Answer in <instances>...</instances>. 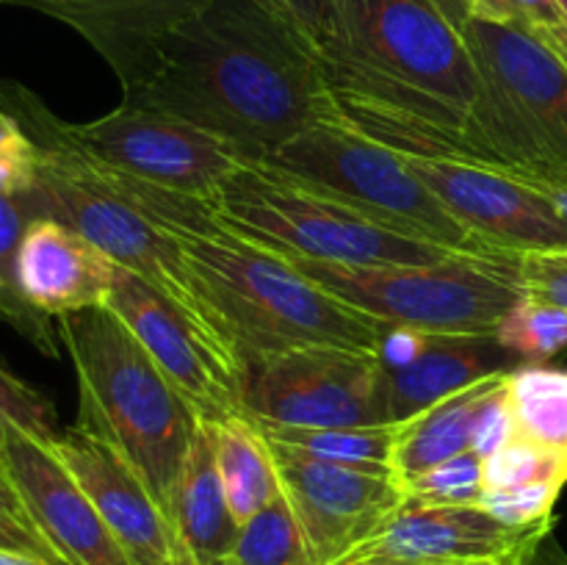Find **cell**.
<instances>
[{"mask_svg":"<svg viewBox=\"0 0 567 565\" xmlns=\"http://www.w3.org/2000/svg\"><path fill=\"white\" fill-rule=\"evenodd\" d=\"M116 78L122 103L181 116L249 161L338 116L319 48L264 0H205Z\"/></svg>","mask_w":567,"mask_h":565,"instance_id":"cell-1","label":"cell"},{"mask_svg":"<svg viewBox=\"0 0 567 565\" xmlns=\"http://www.w3.org/2000/svg\"><path fill=\"white\" fill-rule=\"evenodd\" d=\"M188 280L238 360L297 347L380 349L385 327L321 288L293 260L236 236L216 219L177 233Z\"/></svg>","mask_w":567,"mask_h":565,"instance_id":"cell-2","label":"cell"},{"mask_svg":"<svg viewBox=\"0 0 567 565\" xmlns=\"http://www.w3.org/2000/svg\"><path fill=\"white\" fill-rule=\"evenodd\" d=\"M78 377V430L127 460L169 515L199 415L105 305L55 319Z\"/></svg>","mask_w":567,"mask_h":565,"instance_id":"cell-3","label":"cell"},{"mask_svg":"<svg viewBox=\"0 0 567 565\" xmlns=\"http://www.w3.org/2000/svg\"><path fill=\"white\" fill-rule=\"evenodd\" d=\"M0 114L14 120L37 144V183L17 199L28 219H55L72 227L114 264L136 271L210 321L188 280L181 242L116 192L103 164L72 136L70 122L53 114L37 92L9 78H0Z\"/></svg>","mask_w":567,"mask_h":565,"instance_id":"cell-4","label":"cell"},{"mask_svg":"<svg viewBox=\"0 0 567 565\" xmlns=\"http://www.w3.org/2000/svg\"><path fill=\"white\" fill-rule=\"evenodd\" d=\"M210 205L219 225L288 260L380 266L441 264L460 255L382 225L264 161L238 166Z\"/></svg>","mask_w":567,"mask_h":565,"instance_id":"cell-5","label":"cell"},{"mask_svg":"<svg viewBox=\"0 0 567 565\" xmlns=\"http://www.w3.org/2000/svg\"><path fill=\"white\" fill-rule=\"evenodd\" d=\"M293 264L349 308L382 327L491 336L502 316L524 297L518 255H454L441 264Z\"/></svg>","mask_w":567,"mask_h":565,"instance_id":"cell-6","label":"cell"},{"mask_svg":"<svg viewBox=\"0 0 567 565\" xmlns=\"http://www.w3.org/2000/svg\"><path fill=\"white\" fill-rule=\"evenodd\" d=\"M264 164L343 199L382 225L441 244L452 253L480 258L515 255L474 236L391 147L354 131L341 116L297 133L266 155Z\"/></svg>","mask_w":567,"mask_h":565,"instance_id":"cell-7","label":"cell"},{"mask_svg":"<svg viewBox=\"0 0 567 565\" xmlns=\"http://www.w3.org/2000/svg\"><path fill=\"white\" fill-rule=\"evenodd\" d=\"M463 39L487 94L493 164L567 181V64L509 22L471 17Z\"/></svg>","mask_w":567,"mask_h":565,"instance_id":"cell-8","label":"cell"},{"mask_svg":"<svg viewBox=\"0 0 567 565\" xmlns=\"http://www.w3.org/2000/svg\"><path fill=\"white\" fill-rule=\"evenodd\" d=\"M241 410L282 427L391 424L374 349L297 347L241 366Z\"/></svg>","mask_w":567,"mask_h":565,"instance_id":"cell-9","label":"cell"},{"mask_svg":"<svg viewBox=\"0 0 567 565\" xmlns=\"http://www.w3.org/2000/svg\"><path fill=\"white\" fill-rule=\"evenodd\" d=\"M105 308L125 321L199 419L244 413L241 360L210 321L125 266H116Z\"/></svg>","mask_w":567,"mask_h":565,"instance_id":"cell-10","label":"cell"},{"mask_svg":"<svg viewBox=\"0 0 567 565\" xmlns=\"http://www.w3.org/2000/svg\"><path fill=\"white\" fill-rule=\"evenodd\" d=\"M70 131L105 166L205 203H214L221 183L249 161L230 142L181 116L131 103L92 122H70Z\"/></svg>","mask_w":567,"mask_h":565,"instance_id":"cell-11","label":"cell"},{"mask_svg":"<svg viewBox=\"0 0 567 565\" xmlns=\"http://www.w3.org/2000/svg\"><path fill=\"white\" fill-rule=\"evenodd\" d=\"M474 236L504 253L567 247V222L509 170L460 153L393 150Z\"/></svg>","mask_w":567,"mask_h":565,"instance_id":"cell-12","label":"cell"},{"mask_svg":"<svg viewBox=\"0 0 567 565\" xmlns=\"http://www.w3.org/2000/svg\"><path fill=\"white\" fill-rule=\"evenodd\" d=\"M551 530L554 521L515 530L480 507L404 499L327 565H437L524 557L540 546Z\"/></svg>","mask_w":567,"mask_h":565,"instance_id":"cell-13","label":"cell"},{"mask_svg":"<svg viewBox=\"0 0 567 565\" xmlns=\"http://www.w3.org/2000/svg\"><path fill=\"white\" fill-rule=\"evenodd\" d=\"M310 565H327L404 502L393 471L324 463L269 446Z\"/></svg>","mask_w":567,"mask_h":565,"instance_id":"cell-14","label":"cell"},{"mask_svg":"<svg viewBox=\"0 0 567 565\" xmlns=\"http://www.w3.org/2000/svg\"><path fill=\"white\" fill-rule=\"evenodd\" d=\"M0 460L33 530L64 565H133L75 476L20 427L6 430Z\"/></svg>","mask_w":567,"mask_h":565,"instance_id":"cell-15","label":"cell"},{"mask_svg":"<svg viewBox=\"0 0 567 565\" xmlns=\"http://www.w3.org/2000/svg\"><path fill=\"white\" fill-rule=\"evenodd\" d=\"M48 446L86 491L133 565H177L169 518L122 454L75 424L64 427Z\"/></svg>","mask_w":567,"mask_h":565,"instance_id":"cell-16","label":"cell"},{"mask_svg":"<svg viewBox=\"0 0 567 565\" xmlns=\"http://www.w3.org/2000/svg\"><path fill=\"white\" fill-rule=\"evenodd\" d=\"M116 266L100 247L55 219H31L17 253L22 297L50 319L109 302Z\"/></svg>","mask_w":567,"mask_h":565,"instance_id":"cell-17","label":"cell"},{"mask_svg":"<svg viewBox=\"0 0 567 565\" xmlns=\"http://www.w3.org/2000/svg\"><path fill=\"white\" fill-rule=\"evenodd\" d=\"M520 360L491 336L463 332H424L419 355L402 369H382V397L391 424L413 419L441 399L485 380L513 371Z\"/></svg>","mask_w":567,"mask_h":565,"instance_id":"cell-18","label":"cell"},{"mask_svg":"<svg viewBox=\"0 0 567 565\" xmlns=\"http://www.w3.org/2000/svg\"><path fill=\"white\" fill-rule=\"evenodd\" d=\"M177 565H227L241 524L227 504L210 430L199 419L169 504Z\"/></svg>","mask_w":567,"mask_h":565,"instance_id":"cell-19","label":"cell"},{"mask_svg":"<svg viewBox=\"0 0 567 565\" xmlns=\"http://www.w3.org/2000/svg\"><path fill=\"white\" fill-rule=\"evenodd\" d=\"M205 0H31L28 6L75 28L120 75L155 37Z\"/></svg>","mask_w":567,"mask_h":565,"instance_id":"cell-20","label":"cell"},{"mask_svg":"<svg viewBox=\"0 0 567 565\" xmlns=\"http://www.w3.org/2000/svg\"><path fill=\"white\" fill-rule=\"evenodd\" d=\"M504 374L485 377V380L441 399L432 408L421 410L413 419L399 421L391 454V469L396 480L432 469L454 454L468 452L476 415Z\"/></svg>","mask_w":567,"mask_h":565,"instance_id":"cell-21","label":"cell"},{"mask_svg":"<svg viewBox=\"0 0 567 565\" xmlns=\"http://www.w3.org/2000/svg\"><path fill=\"white\" fill-rule=\"evenodd\" d=\"M205 424L214 441L216 469L225 485L227 504L238 524H247L282 493L275 454L258 427L244 413Z\"/></svg>","mask_w":567,"mask_h":565,"instance_id":"cell-22","label":"cell"},{"mask_svg":"<svg viewBox=\"0 0 567 565\" xmlns=\"http://www.w3.org/2000/svg\"><path fill=\"white\" fill-rule=\"evenodd\" d=\"M252 421V419H249ZM269 446L288 449L310 460L354 465V469H391L396 424L371 427H282L269 421H252Z\"/></svg>","mask_w":567,"mask_h":565,"instance_id":"cell-23","label":"cell"},{"mask_svg":"<svg viewBox=\"0 0 567 565\" xmlns=\"http://www.w3.org/2000/svg\"><path fill=\"white\" fill-rule=\"evenodd\" d=\"M507 391L518 435L567 458V371L518 363L507 371Z\"/></svg>","mask_w":567,"mask_h":565,"instance_id":"cell-24","label":"cell"},{"mask_svg":"<svg viewBox=\"0 0 567 565\" xmlns=\"http://www.w3.org/2000/svg\"><path fill=\"white\" fill-rule=\"evenodd\" d=\"M496 341L520 363H543L567 347V308L520 297L496 325Z\"/></svg>","mask_w":567,"mask_h":565,"instance_id":"cell-25","label":"cell"},{"mask_svg":"<svg viewBox=\"0 0 567 565\" xmlns=\"http://www.w3.org/2000/svg\"><path fill=\"white\" fill-rule=\"evenodd\" d=\"M404 499L424 504H457V507H480L485 491V460L468 452L454 454L432 469L399 480Z\"/></svg>","mask_w":567,"mask_h":565,"instance_id":"cell-26","label":"cell"},{"mask_svg":"<svg viewBox=\"0 0 567 565\" xmlns=\"http://www.w3.org/2000/svg\"><path fill=\"white\" fill-rule=\"evenodd\" d=\"M535 482L567 485V458L515 435L507 446L485 460V487H518Z\"/></svg>","mask_w":567,"mask_h":565,"instance_id":"cell-27","label":"cell"},{"mask_svg":"<svg viewBox=\"0 0 567 565\" xmlns=\"http://www.w3.org/2000/svg\"><path fill=\"white\" fill-rule=\"evenodd\" d=\"M9 427H20L22 432L42 443L55 441L61 435L55 404L39 388L28 386L22 377L0 363V443H3Z\"/></svg>","mask_w":567,"mask_h":565,"instance_id":"cell-28","label":"cell"},{"mask_svg":"<svg viewBox=\"0 0 567 565\" xmlns=\"http://www.w3.org/2000/svg\"><path fill=\"white\" fill-rule=\"evenodd\" d=\"M563 482H535L518 487H485L480 510L515 530H529L554 521V504L563 493Z\"/></svg>","mask_w":567,"mask_h":565,"instance_id":"cell-29","label":"cell"},{"mask_svg":"<svg viewBox=\"0 0 567 565\" xmlns=\"http://www.w3.org/2000/svg\"><path fill=\"white\" fill-rule=\"evenodd\" d=\"M474 17L526 28L557 55L567 48V11L559 0H476Z\"/></svg>","mask_w":567,"mask_h":565,"instance_id":"cell-30","label":"cell"},{"mask_svg":"<svg viewBox=\"0 0 567 565\" xmlns=\"http://www.w3.org/2000/svg\"><path fill=\"white\" fill-rule=\"evenodd\" d=\"M518 282L524 297L567 308V247L518 253Z\"/></svg>","mask_w":567,"mask_h":565,"instance_id":"cell-31","label":"cell"},{"mask_svg":"<svg viewBox=\"0 0 567 565\" xmlns=\"http://www.w3.org/2000/svg\"><path fill=\"white\" fill-rule=\"evenodd\" d=\"M37 144L14 120L0 114V194L25 197L37 183Z\"/></svg>","mask_w":567,"mask_h":565,"instance_id":"cell-32","label":"cell"},{"mask_svg":"<svg viewBox=\"0 0 567 565\" xmlns=\"http://www.w3.org/2000/svg\"><path fill=\"white\" fill-rule=\"evenodd\" d=\"M515 435H518V424H515V413H513V404H509V391H507V374H504L502 382L496 386V391L487 397V402L482 404L480 415H476L474 438H471V452L480 454L482 460H487L491 454H496L498 449L507 446Z\"/></svg>","mask_w":567,"mask_h":565,"instance_id":"cell-33","label":"cell"},{"mask_svg":"<svg viewBox=\"0 0 567 565\" xmlns=\"http://www.w3.org/2000/svg\"><path fill=\"white\" fill-rule=\"evenodd\" d=\"M25 210L20 208V203L11 197L0 194V286L6 288L11 299L22 308H33L25 297H22L20 286H17V253H20L22 233L28 227ZM42 314V310H39Z\"/></svg>","mask_w":567,"mask_h":565,"instance_id":"cell-34","label":"cell"},{"mask_svg":"<svg viewBox=\"0 0 567 565\" xmlns=\"http://www.w3.org/2000/svg\"><path fill=\"white\" fill-rule=\"evenodd\" d=\"M264 3L297 25L319 48V53L336 31L338 0H264Z\"/></svg>","mask_w":567,"mask_h":565,"instance_id":"cell-35","label":"cell"},{"mask_svg":"<svg viewBox=\"0 0 567 565\" xmlns=\"http://www.w3.org/2000/svg\"><path fill=\"white\" fill-rule=\"evenodd\" d=\"M0 319L6 325L14 327L25 341H31L48 358H59V327H53L55 319L39 314L37 308H22L14 299L6 294V288L0 286Z\"/></svg>","mask_w":567,"mask_h":565,"instance_id":"cell-36","label":"cell"},{"mask_svg":"<svg viewBox=\"0 0 567 565\" xmlns=\"http://www.w3.org/2000/svg\"><path fill=\"white\" fill-rule=\"evenodd\" d=\"M0 548H9V552H22L33 554V557L44 559L50 565H64V559L50 548V543L33 530L31 524L20 521L17 515L0 510Z\"/></svg>","mask_w":567,"mask_h":565,"instance_id":"cell-37","label":"cell"},{"mask_svg":"<svg viewBox=\"0 0 567 565\" xmlns=\"http://www.w3.org/2000/svg\"><path fill=\"white\" fill-rule=\"evenodd\" d=\"M518 565H567V554L554 543V535H548L535 552L526 554Z\"/></svg>","mask_w":567,"mask_h":565,"instance_id":"cell-38","label":"cell"},{"mask_svg":"<svg viewBox=\"0 0 567 565\" xmlns=\"http://www.w3.org/2000/svg\"><path fill=\"white\" fill-rule=\"evenodd\" d=\"M432 3H435L437 9L449 17V22L463 33V28L468 25V20L474 17L476 0H432Z\"/></svg>","mask_w":567,"mask_h":565,"instance_id":"cell-39","label":"cell"},{"mask_svg":"<svg viewBox=\"0 0 567 565\" xmlns=\"http://www.w3.org/2000/svg\"><path fill=\"white\" fill-rule=\"evenodd\" d=\"M0 510H6V513L17 515L20 521L31 524V521H28V515H25V510H22V502H20V496H17L14 485H11L9 474H6L3 460H0Z\"/></svg>","mask_w":567,"mask_h":565,"instance_id":"cell-40","label":"cell"},{"mask_svg":"<svg viewBox=\"0 0 567 565\" xmlns=\"http://www.w3.org/2000/svg\"><path fill=\"white\" fill-rule=\"evenodd\" d=\"M0 565H50V563L33 557V554H22V552H9V548H0Z\"/></svg>","mask_w":567,"mask_h":565,"instance_id":"cell-41","label":"cell"},{"mask_svg":"<svg viewBox=\"0 0 567 565\" xmlns=\"http://www.w3.org/2000/svg\"><path fill=\"white\" fill-rule=\"evenodd\" d=\"M535 552V548H532ZM526 557V554H524ZM524 557H507V559H460V563H437V565H518Z\"/></svg>","mask_w":567,"mask_h":565,"instance_id":"cell-42","label":"cell"},{"mask_svg":"<svg viewBox=\"0 0 567 565\" xmlns=\"http://www.w3.org/2000/svg\"><path fill=\"white\" fill-rule=\"evenodd\" d=\"M0 3H31V0H0Z\"/></svg>","mask_w":567,"mask_h":565,"instance_id":"cell-43","label":"cell"},{"mask_svg":"<svg viewBox=\"0 0 567 565\" xmlns=\"http://www.w3.org/2000/svg\"><path fill=\"white\" fill-rule=\"evenodd\" d=\"M559 59H563L565 64H567V48H565V53H559Z\"/></svg>","mask_w":567,"mask_h":565,"instance_id":"cell-44","label":"cell"},{"mask_svg":"<svg viewBox=\"0 0 567 565\" xmlns=\"http://www.w3.org/2000/svg\"><path fill=\"white\" fill-rule=\"evenodd\" d=\"M559 6H563V9L567 11V0H559Z\"/></svg>","mask_w":567,"mask_h":565,"instance_id":"cell-45","label":"cell"}]
</instances>
